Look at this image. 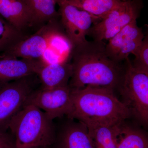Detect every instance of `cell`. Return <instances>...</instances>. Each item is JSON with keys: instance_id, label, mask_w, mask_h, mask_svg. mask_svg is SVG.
Returning <instances> with one entry per match:
<instances>
[{"instance_id": "obj_24", "label": "cell", "mask_w": 148, "mask_h": 148, "mask_svg": "<svg viewBox=\"0 0 148 148\" xmlns=\"http://www.w3.org/2000/svg\"><path fill=\"white\" fill-rule=\"evenodd\" d=\"M121 1H125V0H121Z\"/></svg>"}, {"instance_id": "obj_12", "label": "cell", "mask_w": 148, "mask_h": 148, "mask_svg": "<svg viewBox=\"0 0 148 148\" xmlns=\"http://www.w3.org/2000/svg\"><path fill=\"white\" fill-rule=\"evenodd\" d=\"M46 64L42 59L7 58L0 56V82H8L38 75Z\"/></svg>"}, {"instance_id": "obj_8", "label": "cell", "mask_w": 148, "mask_h": 148, "mask_svg": "<svg viewBox=\"0 0 148 148\" xmlns=\"http://www.w3.org/2000/svg\"><path fill=\"white\" fill-rule=\"evenodd\" d=\"M62 26L74 48L86 42V36L93 24L101 18L77 8L67 1L59 5Z\"/></svg>"}, {"instance_id": "obj_17", "label": "cell", "mask_w": 148, "mask_h": 148, "mask_svg": "<svg viewBox=\"0 0 148 148\" xmlns=\"http://www.w3.org/2000/svg\"><path fill=\"white\" fill-rule=\"evenodd\" d=\"M120 124L87 127L93 148H117V136Z\"/></svg>"}, {"instance_id": "obj_4", "label": "cell", "mask_w": 148, "mask_h": 148, "mask_svg": "<svg viewBox=\"0 0 148 148\" xmlns=\"http://www.w3.org/2000/svg\"><path fill=\"white\" fill-rule=\"evenodd\" d=\"M123 80L119 88L124 103L141 124L148 123V75L135 70L126 60Z\"/></svg>"}, {"instance_id": "obj_11", "label": "cell", "mask_w": 148, "mask_h": 148, "mask_svg": "<svg viewBox=\"0 0 148 148\" xmlns=\"http://www.w3.org/2000/svg\"><path fill=\"white\" fill-rule=\"evenodd\" d=\"M69 119L58 133L56 130L55 140L50 148H93L86 125Z\"/></svg>"}, {"instance_id": "obj_22", "label": "cell", "mask_w": 148, "mask_h": 148, "mask_svg": "<svg viewBox=\"0 0 148 148\" xmlns=\"http://www.w3.org/2000/svg\"><path fill=\"white\" fill-rule=\"evenodd\" d=\"M54 1L57 4H58V5H59L60 4H61L62 3L66 1V0H54Z\"/></svg>"}, {"instance_id": "obj_14", "label": "cell", "mask_w": 148, "mask_h": 148, "mask_svg": "<svg viewBox=\"0 0 148 148\" xmlns=\"http://www.w3.org/2000/svg\"><path fill=\"white\" fill-rule=\"evenodd\" d=\"M0 15L22 33L32 26V14L24 0H0Z\"/></svg>"}, {"instance_id": "obj_23", "label": "cell", "mask_w": 148, "mask_h": 148, "mask_svg": "<svg viewBox=\"0 0 148 148\" xmlns=\"http://www.w3.org/2000/svg\"><path fill=\"white\" fill-rule=\"evenodd\" d=\"M32 148H50V147H37Z\"/></svg>"}, {"instance_id": "obj_1", "label": "cell", "mask_w": 148, "mask_h": 148, "mask_svg": "<svg viewBox=\"0 0 148 148\" xmlns=\"http://www.w3.org/2000/svg\"><path fill=\"white\" fill-rule=\"evenodd\" d=\"M106 44L92 40L74 48L72 52L73 75L69 82L72 89L87 86L108 88L112 90L121 85L125 68L109 58Z\"/></svg>"}, {"instance_id": "obj_9", "label": "cell", "mask_w": 148, "mask_h": 148, "mask_svg": "<svg viewBox=\"0 0 148 148\" xmlns=\"http://www.w3.org/2000/svg\"><path fill=\"white\" fill-rule=\"evenodd\" d=\"M50 21L47 25L41 27L35 34L16 42L2 52L0 56L11 58L42 59L48 47L51 37L59 27L54 22Z\"/></svg>"}, {"instance_id": "obj_16", "label": "cell", "mask_w": 148, "mask_h": 148, "mask_svg": "<svg viewBox=\"0 0 148 148\" xmlns=\"http://www.w3.org/2000/svg\"><path fill=\"white\" fill-rule=\"evenodd\" d=\"M32 14V26L56 21L59 16L54 0H24Z\"/></svg>"}, {"instance_id": "obj_5", "label": "cell", "mask_w": 148, "mask_h": 148, "mask_svg": "<svg viewBox=\"0 0 148 148\" xmlns=\"http://www.w3.org/2000/svg\"><path fill=\"white\" fill-rule=\"evenodd\" d=\"M143 7V0L121 1L101 21L92 25L87 36L95 40H109L130 23L137 20Z\"/></svg>"}, {"instance_id": "obj_20", "label": "cell", "mask_w": 148, "mask_h": 148, "mask_svg": "<svg viewBox=\"0 0 148 148\" xmlns=\"http://www.w3.org/2000/svg\"><path fill=\"white\" fill-rule=\"evenodd\" d=\"M135 59L132 67L137 71L148 75V36H146L143 42L133 54Z\"/></svg>"}, {"instance_id": "obj_10", "label": "cell", "mask_w": 148, "mask_h": 148, "mask_svg": "<svg viewBox=\"0 0 148 148\" xmlns=\"http://www.w3.org/2000/svg\"><path fill=\"white\" fill-rule=\"evenodd\" d=\"M145 37L143 29L138 27L137 20H134L109 40L106 53L111 60L120 64L134 54Z\"/></svg>"}, {"instance_id": "obj_18", "label": "cell", "mask_w": 148, "mask_h": 148, "mask_svg": "<svg viewBox=\"0 0 148 148\" xmlns=\"http://www.w3.org/2000/svg\"><path fill=\"white\" fill-rule=\"evenodd\" d=\"M121 0H66L77 8L102 19Z\"/></svg>"}, {"instance_id": "obj_7", "label": "cell", "mask_w": 148, "mask_h": 148, "mask_svg": "<svg viewBox=\"0 0 148 148\" xmlns=\"http://www.w3.org/2000/svg\"><path fill=\"white\" fill-rule=\"evenodd\" d=\"M25 105L36 106L52 121L67 116L71 106V88L68 85L53 89L36 88L28 96Z\"/></svg>"}, {"instance_id": "obj_15", "label": "cell", "mask_w": 148, "mask_h": 148, "mask_svg": "<svg viewBox=\"0 0 148 148\" xmlns=\"http://www.w3.org/2000/svg\"><path fill=\"white\" fill-rule=\"evenodd\" d=\"M117 146V148H148L147 137L142 130L123 122L119 127Z\"/></svg>"}, {"instance_id": "obj_13", "label": "cell", "mask_w": 148, "mask_h": 148, "mask_svg": "<svg viewBox=\"0 0 148 148\" xmlns=\"http://www.w3.org/2000/svg\"><path fill=\"white\" fill-rule=\"evenodd\" d=\"M73 66L68 61L45 64L38 73L40 87L53 89L68 86L73 75Z\"/></svg>"}, {"instance_id": "obj_6", "label": "cell", "mask_w": 148, "mask_h": 148, "mask_svg": "<svg viewBox=\"0 0 148 148\" xmlns=\"http://www.w3.org/2000/svg\"><path fill=\"white\" fill-rule=\"evenodd\" d=\"M36 75L8 82H0V134L7 132L11 121L36 88Z\"/></svg>"}, {"instance_id": "obj_21", "label": "cell", "mask_w": 148, "mask_h": 148, "mask_svg": "<svg viewBox=\"0 0 148 148\" xmlns=\"http://www.w3.org/2000/svg\"><path fill=\"white\" fill-rule=\"evenodd\" d=\"M0 148H15L14 138L10 131L0 134Z\"/></svg>"}, {"instance_id": "obj_3", "label": "cell", "mask_w": 148, "mask_h": 148, "mask_svg": "<svg viewBox=\"0 0 148 148\" xmlns=\"http://www.w3.org/2000/svg\"><path fill=\"white\" fill-rule=\"evenodd\" d=\"M15 140V148L51 147L56 128L53 121L32 105H25L13 117L9 126Z\"/></svg>"}, {"instance_id": "obj_19", "label": "cell", "mask_w": 148, "mask_h": 148, "mask_svg": "<svg viewBox=\"0 0 148 148\" xmlns=\"http://www.w3.org/2000/svg\"><path fill=\"white\" fill-rule=\"evenodd\" d=\"M24 38L22 32L0 15V53L8 50Z\"/></svg>"}, {"instance_id": "obj_2", "label": "cell", "mask_w": 148, "mask_h": 148, "mask_svg": "<svg viewBox=\"0 0 148 148\" xmlns=\"http://www.w3.org/2000/svg\"><path fill=\"white\" fill-rule=\"evenodd\" d=\"M108 88L87 86L71 88V106L68 119H76L86 127L113 125L132 116L124 103Z\"/></svg>"}]
</instances>
